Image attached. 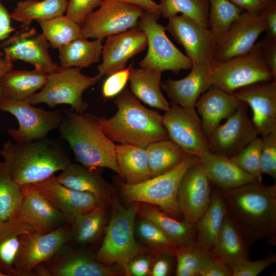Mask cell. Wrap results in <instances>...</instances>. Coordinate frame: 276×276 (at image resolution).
Segmentation results:
<instances>
[{"label":"cell","mask_w":276,"mask_h":276,"mask_svg":"<svg viewBox=\"0 0 276 276\" xmlns=\"http://www.w3.org/2000/svg\"><path fill=\"white\" fill-rule=\"evenodd\" d=\"M227 214L249 247L267 238L276 241V185L254 181L240 187L221 190Z\"/></svg>","instance_id":"obj_1"},{"label":"cell","mask_w":276,"mask_h":276,"mask_svg":"<svg viewBox=\"0 0 276 276\" xmlns=\"http://www.w3.org/2000/svg\"><path fill=\"white\" fill-rule=\"evenodd\" d=\"M117 108L110 118H99L100 126L114 143L146 148L151 143L169 139L163 116L143 106L128 89L118 95Z\"/></svg>","instance_id":"obj_2"},{"label":"cell","mask_w":276,"mask_h":276,"mask_svg":"<svg viewBox=\"0 0 276 276\" xmlns=\"http://www.w3.org/2000/svg\"><path fill=\"white\" fill-rule=\"evenodd\" d=\"M58 128L69 144L76 160L89 168H107L122 175L116 155V144L103 132L95 114L63 110Z\"/></svg>","instance_id":"obj_3"},{"label":"cell","mask_w":276,"mask_h":276,"mask_svg":"<svg viewBox=\"0 0 276 276\" xmlns=\"http://www.w3.org/2000/svg\"><path fill=\"white\" fill-rule=\"evenodd\" d=\"M0 155L11 178L20 186L45 180L72 162L60 146L46 137L21 143L8 141Z\"/></svg>","instance_id":"obj_4"},{"label":"cell","mask_w":276,"mask_h":276,"mask_svg":"<svg viewBox=\"0 0 276 276\" xmlns=\"http://www.w3.org/2000/svg\"><path fill=\"white\" fill-rule=\"evenodd\" d=\"M136 207L124 208L116 198L111 203L109 222L96 258L108 265L117 264L123 267L126 275H130L129 265L136 257L144 252L134 237Z\"/></svg>","instance_id":"obj_5"},{"label":"cell","mask_w":276,"mask_h":276,"mask_svg":"<svg viewBox=\"0 0 276 276\" xmlns=\"http://www.w3.org/2000/svg\"><path fill=\"white\" fill-rule=\"evenodd\" d=\"M198 159L188 154L178 165L163 174L136 184L124 183L121 187L122 194L129 201L155 205L177 219L183 218L177 201L178 187L187 170Z\"/></svg>","instance_id":"obj_6"},{"label":"cell","mask_w":276,"mask_h":276,"mask_svg":"<svg viewBox=\"0 0 276 276\" xmlns=\"http://www.w3.org/2000/svg\"><path fill=\"white\" fill-rule=\"evenodd\" d=\"M81 70L79 67L59 66L56 71L49 74L45 84L40 91L27 100L34 105L43 103L54 107L64 104L70 105L71 109L76 112H85L88 104L83 100L82 94L102 76L99 74L87 76L82 73Z\"/></svg>","instance_id":"obj_7"},{"label":"cell","mask_w":276,"mask_h":276,"mask_svg":"<svg viewBox=\"0 0 276 276\" xmlns=\"http://www.w3.org/2000/svg\"><path fill=\"white\" fill-rule=\"evenodd\" d=\"M160 14L144 11L137 27L146 34L148 49L145 57L140 62L142 68L161 72L171 71L178 74L182 70L191 68L193 64L167 37L166 28L157 22Z\"/></svg>","instance_id":"obj_8"},{"label":"cell","mask_w":276,"mask_h":276,"mask_svg":"<svg viewBox=\"0 0 276 276\" xmlns=\"http://www.w3.org/2000/svg\"><path fill=\"white\" fill-rule=\"evenodd\" d=\"M210 69L212 84L229 94L254 83L273 80L262 57L259 42L245 55L224 61L212 60Z\"/></svg>","instance_id":"obj_9"},{"label":"cell","mask_w":276,"mask_h":276,"mask_svg":"<svg viewBox=\"0 0 276 276\" xmlns=\"http://www.w3.org/2000/svg\"><path fill=\"white\" fill-rule=\"evenodd\" d=\"M0 111L13 115L17 129L9 128L8 133L16 143L44 139L58 129L63 118V110H47L34 106L27 99L16 100L0 96Z\"/></svg>","instance_id":"obj_10"},{"label":"cell","mask_w":276,"mask_h":276,"mask_svg":"<svg viewBox=\"0 0 276 276\" xmlns=\"http://www.w3.org/2000/svg\"><path fill=\"white\" fill-rule=\"evenodd\" d=\"M144 10L140 7L116 1H103L99 9L86 18L80 36L103 39L137 26Z\"/></svg>","instance_id":"obj_11"},{"label":"cell","mask_w":276,"mask_h":276,"mask_svg":"<svg viewBox=\"0 0 276 276\" xmlns=\"http://www.w3.org/2000/svg\"><path fill=\"white\" fill-rule=\"evenodd\" d=\"M70 226L67 222L50 233L21 234L14 263L16 276H32L38 266L50 260L67 243Z\"/></svg>","instance_id":"obj_12"},{"label":"cell","mask_w":276,"mask_h":276,"mask_svg":"<svg viewBox=\"0 0 276 276\" xmlns=\"http://www.w3.org/2000/svg\"><path fill=\"white\" fill-rule=\"evenodd\" d=\"M163 122L169 140L186 153L199 157L210 151L201 120L195 108L171 104L163 116Z\"/></svg>","instance_id":"obj_13"},{"label":"cell","mask_w":276,"mask_h":276,"mask_svg":"<svg viewBox=\"0 0 276 276\" xmlns=\"http://www.w3.org/2000/svg\"><path fill=\"white\" fill-rule=\"evenodd\" d=\"M50 46L42 33H38L33 27L24 25L0 44L6 58L12 61H24L48 74L59 67L49 52Z\"/></svg>","instance_id":"obj_14"},{"label":"cell","mask_w":276,"mask_h":276,"mask_svg":"<svg viewBox=\"0 0 276 276\" xmlns=\"http://www.w3.org/2000/svg\"><path fill=\"white\" fill-rule=\"evenodd\" d=\"M165 28L183 47L193 65L213 60L217 41L209 28L182 14L169 18Z\"/></svg>","instance_id":"obj_15"},{"label":"cell","mask_w":276,"mask_h":276,"mask_svg":"<svg viewBox=\"0 0 276 276\" xmlns=\"http://www.w3.org/2000/svg\"><path fill=\"white\" fill-rule=\"evenodd\" d=\"M259 135L244 103L241 102L235 113L220 124L209 138L210 150L231 158Z\"/></svg>","instance_id":"obj_16"},{"label":"cell","mask_w":276,"mask_h":276,"mask_svg":"<svg viewBox=\"0 0 276 276\" xmlns=\"http://www.w3.org/2000/svg\"><path fill=\"white\" fill-rule=\"evenodd\" d=\"M40 276H114L117 273L89 252L67 244L39 267Z\"/></svg>","instance_id":"obj_17"},{"label":"cell","mask_w":276,"mask_h":276,"mask_svg":"<svg viewBox=\"0 0 276 276\" xmlns=\"http://www.w3.org/2000/svg\"><path fill=\"white\" fill-rule=\"evenodd\" d=\"M265 30V22L259 15L243 11L217 41L213 60L224 61L247 54Z\"/></svg>","instance_id":"obj_18"},{"label":"cell","mask_w":276,"mask_h":276,"mask_svg":"<svg viewBox=\"0 0 276 276\" xmlns=\"http://www.w3.org/2000/svg\"><path fill=\"white\" fill-rule=\"evenodd\" d=\"M212 184L198 160L187 170L177 194L179 210L183 219L196 223L208 208Z\"/></svg>","instance_id":"obj_19"},{"label":"cell","mask_w":276,"mask_h":276,"mask_svg":"<svg viewBox=\"0 0 276 276\" xmlns=\"http://www.w3.org/2000/svg\"><path fill=\"white\" fill-rule=\"evenodd\" d=\"M22 199L15 218L31 232L48 233L68 222L67 218L44 198L31 184L20 186Z\"/></svg>","instance_id":"obj_20"},{"label":"cell","mask_w":276,"mask_h":276,"mask_svg":"<svg viewBox=\"0 0 276 276\" xmlns=\"http://www.w3.org/2000/svg\"><path fill=\"white\" fill-rule=\"evenodd\" d=\"M233 94L251 107V119L259 135L276 131V81L254 83L237 89Z\"/></svg>","instance_id":"obj_21"},{"label":"cell","mask_w":276,"mask_h":276,"mask_svg":"<svg viewBox=\"0 0 276 276\" xmlns=\"http://www.w3.org/2000/svg\"><path fill=\"white\" fill-rule=\"evenodd\" d=\"M147 45L145 33L137 26L107 37L103 47L102 62L97 66L98 74L108 76L125 68L129 59L144 51Z\"/></svg>","instance_id":"obj_22"},{"label":"cell","mask_w":276,"mask_h":276,"mask_svg":"<svg viewBox=\"0 0 276 276\" xmlns=\"http://www.w3.org/2000/svg\"><path fill=\"white\" fill-rule=\"evenodd\" d=\"M31 185L67 218L68 222L77 215L89 211L99 205L92 194L64 186L57 180L55 175Z\"/></svg>","instance_id":"obj_23"},{"label":"cell","mask_w":276,"mask_h":276,"mask_svg":"<svg viewBox=\"0 0 276 276\" xmlns=\"http://www.w3.org/2000/svg\"><path fill=\"white\" fill-rule=\"evenodd\" d=\"M212 85L210 63L193 65L190 73L185 78L168 79L161 84L174 104L185 108H195L199 98Z\"/></svg>","instance_id":"obj_24"},{"label":"cell","mask_w":276,"mask_h":276,"mask_svg":"<svg viewBox=\"0 0 276 276\" xmlns=\"http://www.w3.org/2000/svg\"><path fill=\"white\" fill-rule=\"evenodd\" d=\"M240 102L233 94L214 84L199 98L195 108L208 139L222 120L235 113Z\"/></svg>","instance_id":"obj_25"},{"label":"cell","mask_w":276,"mask_h":276,"mask_svg":"<svg viewBox=\"0 0 276 276\" xmlns=\"http://www.w3.org/2000/svg\"><path fill=\"white\" fill-rule=\"evenodd\" d=\"M101 169L89 168L71 162L56 178L69 188L92 194L99 205L107 204L111 188L102 177Z\"/></svg>","instance_id":"obj_26"},{"label":"cell","mask_w":276,"mask_h":276,"mask_svg":"<svg viewBox=\"0 0 276 276\" xmlns=\"http://www.w3.org/2000/svg\"><path fill=\"white\" fill-rule=\"evenodd\" d=\"M198 161L212 185L221 190L234 189L256 181L227 157L209 151L198 157Z\"/></svg>","instance_id":"obj_27"},{"label":"cell","mask_w":276,"mask_h":276,"mask_svg":"<svg viewBox=\"0 0 276 276\" xmlns=\"http://www.w3.org/2000/svg\"><path fill=\"white\" fill-rule=\"evenodd\" d=\"M249 247L232 218L227 214L210 252L213 258L231 268L249 259Z\"/></svg>","instance_id":"obj_28"},{"label":"cell","mask_w":276,"mask_h":276,"mask_svg":"<svg viewBox=\"0 0 276 276\" xmlns=\"http://www.w3.org/2000/svg\"><path fill=\"white\" fill-rule=\"evenodd\" d=\"M136 213L154 223L178 247L196 242V223L181 221L153 206L136 207Z\"/></svg>","instance_id":"obj_29"},{"label":"cell","mask_w":276,"mask_h":276,"mask_svg":"<svg viewBox=\"0 0 276 276\" xmlns=\"http://www.w3.org/2000/svg\"><path fill=\"white\" fill-rule=\"evenodd\" d=\"M162 72L131 66L129 81L131 93L145 104L164 111L170 105L161 90Z\"/></svg>","instance_id":"obj_30"},{"label":"cell","mask_w":276,"mask_h":276,"mask_svg":"<svg viewBox=\"0 0 276 276\" xmlns=\"http://www.w3.org/2000/svg\"><path fill=\"white\" fill-rule=\"evenodd\" d=\"M48 75L35 68L31 71L11 70L0 77V96L27 99L44 86Z\"/></svg>","instance_id":"obj_31"},{"label":"cell","mask_w":276,"mask_h":276,"mask_svg":"<svg viewBox=\"0 0 276 276\" xmlns=\"http://www.w3.org/2000/svg\"><path fill=\"white\" fill-rule=\"evenodd\" d=\"M107 204L99 205L87 212L75 217L70 222L67 244L84 247L94 244L103 229Z\"/></svg>","instance_id":"obj_32"},{"label":"cell","mask_w":276,"mask_h":276,"mask_svg":"<svg viewBox=\"0 0 276 276\" xmlns=\"http://www.w3.org/2000/svg\"><path fill=\"white\" fill-rule=\"evenodd\" d=\"M116 155L125 183L136 184L152 177L146 148L118 144L116 145Z\"/></svg>","instance_id":"obj_33"},{"label":"cell","mask_w":276,"mask_h":276,"mask_svg":"<svg viewBox=\"0 0 276 276\" xmlns=\"http://www.w3.org/2000/svg\"><path fill=\"white\" fill-rule=\"evenodd\" d=\"M226 214L225 205L220 191L217 188L212 194L210 203L196 222V242L211 250Z\"/></svg>","instance_id":"obj_34"},{"label":"cell","mask_w":276,"mask_h":276,"mask_svg":"<svg viewBox=\"0 0 276 276\" xmlns=\"http://www.w3.org/2000/svg\"><path fill=\"white\" fill-rule=\"evenodd\" d=\"M79 36L58 49V58L62 67H87L98 62L102 53V39L89 41Z\"/></svg>","instance_id":"obj_35"},{"label":"cell","mask_w":276,"mask_h":276,"mask_svg":"<svg viewBox=\"0 0 276 276\" xmlns=\"http://www.w3.org/2000/svg\"><path fill=\"white\" fill-rule=\"evenodd\" d=\"M67 0L19 1L13 12L12 19L29 26L34 20H48L65 13Z\"/></svg>","instance_id":"obj_36"},{"label":"cell","mask_w":276,"mask_h":276,"mask_svg":"<svg viewBox=\"0 0 276 276\" xmlns=\"http://www.w3.org/2000/svg\"><path fill=\"white\" fill-rule=\"evenodd\" d=\"M27 232H31L16 218L0 224V272L6 276H16L14 263L20 236Z\"/></svg>","instance_id":"obj_37"},{"label":"cell","mask_w":276,"mask_h":276,"mask_svg":"<svg viewBox=\"0 0 276 276\" xmlns=\"http://www.w3.org/2000/svg\"><path fill=\"white\" fill-rule=\"evenodd\" d=\"M146 149L152 177L171 170L188 154L169 139L151 143Z\"/></svg>","instance_id":"obj_38"},{"label":"cell","mask_w":276,"mask_h":276,"mask_svg":"<svg viewBox=\"0 0 276 276\" xmlns=\"http://www.w3.org/2000/svg\"><path fill=\"white\" fill-rule=\"evenodd\" d=\"M22 199L21 186L11 178L5 162H0V224L17 217Z\"/></svg>","instance_id":"obj_39"},{"label":"cell","mask_w":276,"mask_h":276,"mask_svg":"<svg viewBox=\"0 0 276 276\" xmlns=\"http://www.w3.org/2000/svg\"><path fill=\"white\" fill-rule=\"evenodd\" d=\"M37 22L53 49H58L80 36L81 27L65 15Z\"/></svg>","instance_id":"obj_40"},{"label":"cell","mask_w":276,"mask_h":276,"mask_svg":"<svg viewBox=\"0 0 276 276\" xmlns=\"http://www.w3.org/2000/svg\"><path fill=\"white\" fill-rule=\"evenodd\" d=\"M175 257L177 276H200L202 269L213 259L209 250L196 242L178 247Z\"/></svg>","instance_id":"obj_41"},{"label":"cell","mask_w":276,"mask_h":276,"mask_svg":"<svg viewBox=\"0 0 276 276\" xmlns=\"http://www.w3.org/2000/svg\"><path fill=\"white\" fill-rule=\"evenodd\" d=\"M158 5L165 18L180 13L209 28V0H160Z\"/></svg>","instance_id":"obj_42"},{"label":"cell","mask_w":276,"mask_h":276,"mask_svg":"<svg viewBox=\"0 0 276 276\" xmlns=\"http://www.w3.org/2000/svg\"><path fill=\"white\" fill-rule=\"evenodd\" d=\"M209 2V29L217 41L244 11L228 0Z\"/></svg>","instance_id":"obj_43"},{"label":"cell","mask_w":276,"mask_h":276,"mask_svg":"<svg viewBox=\"0 0 276 276\" xmlns=\"http://www.w3.org/2000/svg\"><path fill=\"white\" fill-rule=\"evenodd\" d=\"M136 229L140 238L157 254L175 257L178 247L152 221L142 217Z\"/></svg>","instance_id":"obj_44"},{"label":"cell","mask_w":276,"mask_h":276,"mask_svg":"<svg viewBox=\"0 0 276 276\" xmlns=\"http://www.w3.org/2000/svg\"><path fill=\"white\" fill-rule=\"evenodd\" d=\"M261 137L257 136L231 158L239 168L259 182H262L263 174L261 168Z\"/></svg>","instance_id":"obj_45"},{"label":"cell","mask_w":276,"mask_h":276,"mask_svg":"<svg viewBox=\"0 0 276 276\" xmlns=\"http://www.w3.org/2000/svg\"><path fill=\"white\" fill-rule=\"evenodd\" d=\"M261 168L262 174L276 179V131L261 136Z\"/></svg>","instance_id":"obj_46"},{"label":"cell","mask_w":276,"mask_h":276,"mask_svg":"<svg viewBox=\"0 0 276 276\" xmlns=\"http://www.w3.org/2000/svg\"><path fill=\"white\" fill-rule=\"evenodd\" d=\"M102 2V0H68L65 15L81 27L88 16Z\"/></svg>","instance_id":"obj_47"},{"label":"cell","mask_w":276,"mask_h":276,"mask_svg":"<svg viewBox=\"0 0 276 276\" xmlns=\"http://www.w3.org/2000/svg\"><path fill=\"white\" fill-rule=\"evenodd\" d=\"M276 261L275 254L269 255L260 260L251 261L245 260L231 269L233 276H257Z\"/></svg>","instance_id":"obj_48"},{"label":"cell","mask_w":276,"mask_h":276,"mask_svg":"<svg viewBox=\"0 0 276 276\" xmlns=\"http://www.w3.org/2000/svg\"><path fill=\"white\" fill-rule=\"evenodd\" d=\"M132 65V64L107 76L102 87V95L104 98H111L120 94L129 80Z\"/></svg>","instance_id":"obj_49"},{"label":"cell","mask_w":276,"mask_h":276,"mask_svg":"<svg viewBox=\"0 0 276 276\" xmlns=\"http://www.w3.org/2000/svg\"><path fill=\"white\" fill-rule=\"evenodd\" d=\"M259 43L262 57L276 81V38L265 36Z\"/></svg>","instance_id":"obj_50"},{"label":"cell","mask_w":276,"mask_h":276,"mask_svg":"<svg viewBox=\"0 0 276 276\" xmlns=\"http://www.w3.org/2000/svg\"><path fill=\"white\" fill-rule=\"evenodd\" d=\"M259 15L265 24V36L276 38V0H271L261 10Z\"/></svg>","instance_id":"obj_51"},{"label":"cell","mask_w":276,"mask_h":276,"mask_svg":"<svg viewBox=\"0 0 276 276\" xmlns=\"http://www.w3.org/2000/svg\"><path fill=\"white\" fill-rule=\"evenodd\" d=\"M200 276H233L231 268L214 258L205 266Z\"/></svg>","instance_id":"obj_52"},{"label":"cell","mask_w":276,"mask_h":276,"mask_svg":"<svg viewBox=\"0 0 276 276\" xmlns=\"http://www.w3.org/2000/svg\"><path fill=\"white\" fill-rule=\"evenodd\" d=\"M0 0V44L16 31L12 24L11 15Z\"/></svg>","instance_id":"obj_53"},{"label":"cell","mask_w":276,"mask_h":276,"mask_svg":"<svg viewBox=\"0 0 276 276\" xmlns=\"http://www.w3.org/2000/svg\"><path fill=\"white\" fill-rule=\"evenodd\" d=\"M238 7L253 15H259L261 10L271 0H228Z\"/></svg>","instance_id":"obj_54"},{"label":"cell","mask_w":276,"mask_h":276,"mask_svg":"<svg viewBox=\"0 0 276 276\" xmlns=\"http://www.w3.org/2000/svg\"><path fill=\"white\" fill-rule=\"evenodd\" d=\"M134 258L129 263V271L130 275L134 276L147 275L150 271V262L146 258Z\"/></svg>","instance_id":"obj_55"},{"label":"cell","mask_w":276,"mask_h":276,"mask_svg":"<svg viewBox=\"0 0 276 276\" xmlns=\"http://www.w3.org/2000/svg\"><path fill=\"white\" fill-rule=\"evenodd\" d=\"M160 257L153 265L151 274L152 276H166L170 270V262L168 258L169 255Z\"/></svg>","instance_id":"obj_56"},{"label":"cell","mask_w":276,"mask_h":276,"mask_svg":"<svg viewBox=\"0 0 276 276\" xmlns=\"http://www.w3.org/2000/svg\"><path fill=\"white\" fill-rule=\"evenodd\" d=\"M124 3L134 5L141 7L144 11L160 13L158 4L153 0H113Z\"/></svg>","instance_id":"obj_57"},{"label":"cell","mask_w":276,"mask_h":276,"mask_svg":"<svg viewBox=\"0 0 276 276\" xmlns=\"http://www.w3.org/2000/svg\"><path fill=\"white\" fill-rule=\"evenodd\" d=\"M13 66L12 61L0 56V77L12 70Z\"/></svg>","instance_id":"obj_58"},{"label":"cell","mask_w":276,"mask_h":276,"mask_svg":"<svg viewBox=\"0 0 276 276\" xmlns=\"http://www.w3.org/2000/svg\"><path fill=\"white\" fill-rule=\"evenodd\" d=\"M0 276H6V275L0 272Z\"/></svg>","instance_id":"obj_59"},{"label":"cell","mask_w":276,"mask_h":276,"mask_svg":"<svg viewBox=\"0 0 276 276\" xmlns=\"http://www.w3.org/2000/svg\"><path fill=\"white\" fill-rule=\"evenodd\" d=\"M9 1H10V0H9ZM16 1H21V0H16Z\"/></svg>","instance_id":"obj_60"},{"label":"cell","mask_w":276,"mask_h":276,"mask_svg":"<svg viewBox=\"0 0 276 276\" xmlns=\"http://www.w3.org/2000/svg\"><path fill=\"white\" fill-rule=\"evenodd\" d=\"M102 1H105V0H102Z\"/></svg>","instance_id":"obj_61"}]
</instances>
